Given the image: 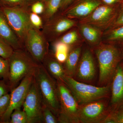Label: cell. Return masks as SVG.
<instances>
[{
	"instance_id": "cell-1",
	"label": "cell",
	"mask_w": 123,
	"mask_h": 123,
	"mask_svg": "<svg viewBox=\"0 0 123 123\" xmlns=\"http://www.w3.org/2000/svg\"><path fill=\"white\" fill-rule=\"evenodd\" d=\"M95 47L99 67L98 86H105L111 83L117 68L122 60L120 48L101 42Z\"/></svg>"
},
{
	"instance_id": "cell-2",
	"label": "cell",
	"mask_w": 123,
	"mask_h": 123,
	"mask_svg": "<svg viewBox=\"0 0 123 123\" xmlns=\"http://www.w3.org/2000/svg\"><path fill=\"white\" fill-rule=\"evenodd\" d=\"M8 60L9 69L8 84L11 92L25 77L34 72L39 64L24 48L14 50Z\"/></svg>"
},
{
	"instance_id": "cell-3",
	"label": "cell",
	"mask_w": 123,
	"mask_h": 123,
	"mask_svg": "<svg viewBox=\"0 0 123 123\" xmlns=\"http://www.w3.org/2000/svg\"><path fill=\"white\" fill-rule=\"evenodd\" d=\"M34 79L43 103L57 117L60 105L56 80L48 73L42 64H39L35 69Z\"/></svg>"
},
{
	"instance_id": "cell-4",
	"label": "cell",
	"mask_w": 123,
	"mask_h": 123,
	"mask_svg": "<svg viewBox=\"0 0 123 123\" xmlns=\"http://www.w3.org/2000/svg\"><path fill=\"white\" fill-rule=\"evenodd\" d=\"M63 82L74 95L79 104L105 98H110L111 83L103 86H96L65 76Z\"/></svg>"
},
{
	"instance_id": "cell-5",
	"label": "cell",
	"mask_w": 123,
	"mask_h": 123,
	"mask_svg": "<svg viewBox=\"0 0 123 123\" xmlns=\"http://www.w3.org/2000/svg\"><path fill=\"white\" fill-rule=\"evenodd\" d=\"M60 108L57 117L58 123H79V104L66 84L60 80H56Z\"/></svg>"
},
{
	"instance_id": "cell-6",
	"label": "cell",
	"mask_w": 123,
	"mask_h": 123,
	"mask_svg": "<svg viewBox=\"0 0 123 123\" xmlns=\"http://www.w3.org/2000/svg\"><path fill=\"white\" fill-rule=\"evenodd\" d=\"M0 8L23 46L26 36L33 28L29 18L30 7H0Z\"/></svg>"
},
{
	"instance_id": "cell-7",
	"label": "cell",
	"mask_w": 123,
	"mask_h": 123,
	"mask_svg": "<svg viewBox=\"0 0 123 123\" xmlns=\"http://www.w3.org/2000/svg\"><path fill=\"white\" fill-rule=\"evenodd\" d=\"M111 111L110 98L79 104V123H102Z\"/></svg>"
},
{
	"instance_id": "cell-8",
	"label": "cell",
	"mask_w": 123,
	"mask_h": 123,
	"mask_svg": "<svg viewBox=\"0 0 123 123\" xmlns=\"http://www.w3.org/2000/svg\"><path fill=\"white\" fill-rule=\"evenodd\" d=\"M121 8V4H101L88 16L79 19V24H90L102 31L106 30L114 22Z\"/></svg>"
},
{
	"instance_id": "cell-9",
	"label": "cell",
	"mask_w": 123,
	"mask_h": 123,
	"mask_svg": "<svg viewBox=\"0 0 123 123\" xmlns=\"http://www.w3.org/2000/svg\"><path fill=\"white\" fill-rule=\"evenodd\" d=\"M49 43L41 30L33 28L26 36L23 46L36 61L41 64L50 51Z\"/></svg>"
},
{
	"instance_id": "cell-10",
	"label": "cell",
	"mask_w": 123,
	"mask_h": 123,
	"mask_svg": "<svg viewBox=\"0 0 123 123\" xmlns=\"http://www.w3.org/2000/svg\"><path fill=\"white\" fill-rule=\"evenodd\" d=\"M43 102L42 95L34 77L22 106L23 110L27 117L28 123H43Z\"/></svg>"
},
{
	"instance_id": "cell-11",
	"label": "cell",
	"mask_w": 123,
	"mask_h": 123,
	"mask_svg": "<svg viewBox=\"0 0 123 123\" xmlns=\"http://www.w3.org/2000/svg\"><path fill=\"white\" fill-rule=\"evenodd\" d=\"M34 71L25 77L19 85L10 92L8 107L5 114L0 118V123H9L13 111L15 109L21 108L22 106L34 79Z\"/></svg>"
},
{
	"instance_id": "cell-12",
	"label": "cell",
	"mask_w": 123,
	"mask_h": 123,
	"mask_svg": "<svg viewBox=\"0 0 123 123\" xmlns=\"http://www.w3.org/2000/svg\"><path fill=\"white\" fill-rule=\"evenodd\" d=\"M76 23L60 13L45 23L41 31L48 42L51 43L75 26Z\"/></svg>"
},
{
	"instance_id": "cell-13",
	"label": "cell",
	"mask_w": 123,
	"mask_h": 123,
	"mask_svg": "<svg viewBox=\"0 0 123 123\" xmlns=\"http://www.w3.org/2000/svg\"><path fill=\"white\" fill-rule=\"evenodd\" d=\"M96 70L92 52L89 49H86L81 54L73 78L78 81L91 84L95 78Z\"/></svg>"
},
{
	"instance_id": "cell-14",
	"label": "cell",
	"mask_w": 123,
	"mask_h": 123,
	"mask_svg": "<svg viewBox=\"0 0 123 123\" xmlns=\"http://www.w3.org/2000/svg\"><path fill=\"white\" fill-rule=\"evenodd\" d=\"M101 4L99 0H79L60 13L70 19H81L88 16Z\"/></svg>"
},
{
	"instance_id": "cell-15",
	"label": "cell",
	"mask_w": 123,
	"mask_h": 123,
	"mask_svg": "<svg viewBox=\"0 0 123 123\" xmlns=\"http://www.w3.org/2000/svg\"><path fill=\"white\" fill-rule=\"evenodd\" d=\"M122 61V60H121ZM123 105V64H119L111 82V111Z\"/></svg>"
},
{
	"instance_id": "cell-16",
	"label": "cell",
	"mask_w": 123,
	"mask_h": 123,
	"mask_svg": "<svg viewBox=\"0 0 123 123\" xmlns=\"http://www.w3.org/2000/svg\"><path fill=\"white\" fill-rule=\"evenodd\" d=\"M0 38L4 39L11 45L14 50L23 48L22 43L11 28L0 8Z\"/></svg>"
},
{
	"instance_id": "cell-17",
	"label": "cell",
	"mask_w": 123,
	"mask_h": 123,
	"mask_svg": "<svg viewBox=\"0 0 123 123\" xmlns=\"http://www.w3.org/2000/svg\"><path fill=\"white\" fill-rule=\"evenodd\" d=\"M41 64L48 73L56 80H60L63 81L66 75L63 64L57 61L51 51H49Z\"/></svg>"
},
{
	"instance_id": "cell-18",
	"label": "cell",
	"mask_w": 123,
	"mask_h": 123,
	"mask_svg": "<svg viewBox=\"0 0 123 123\" xmlns=\"http://www.w3.org/2000/svg\"><path fill=\"white\" fill-rule=\"evenodd\" d=\"M80 45L71 47L70 50L63 66L66 76L73 78L76 73L81 55Z\"/></svg>"
},
{
	"instance_id": "cell-19",
	"label": "cell",
	"mask_w": 123,
	"mask_h": 123,
	"mask_svg": "<svg viewBox=\"0 0 123 123\" xmlns=\"http://www.w3.org/2000/svg\"><path fill=\"white\" fill-rule=\"evenodd\" d=\"M79 30L82 37L90 45L96 47L101 43L103 31L88 24H79Z\"/></svg>"
},
{
	"instance_id": "cell-20",
	"label": "cell",
	"mask_w": 123,
	"mask_h": 123,
	"mask_svg": "<svg viewBox=\"0 0 123 123\" xmlns=\"http://www.w3.org/2000/svg\"><path fill=\"white\" fill-rule=\"evenodd\" d=\"M103 36L105 43L119 47L123 46V25L105 31Z\"/></svg>"
},
{
	"instance_id": "cell-21",
	"label": "cell",
	"mask_w": 123,
	"mask_h": 123,
	"mask_svg": "<svg viewBox=\"0 0 123 123\" xmlns=\"http://www.w3.org/2000/svg\"><path fill=\"white\" fill-rule=\"evenodd\" d=\"M54 56L61 63L63 64L66 61L71 48V46L56 40L52 42Z\"/></svg>"
},
{
	"instance_id": "cell-22",
	"label": "cell",
	"mask_w": 123,
	"mask_h": 123,
	"mask_svg": "<svg viewBox=\"0 0 123 123\" xmlns=\"http://www.w3.org/2000/svg\"><path fill=\"white\" fill-rule=\"evenodd\" d=\"M62 0H48L45 3V9L40 15L44 24L50 20L60 11Z\"/></svg>"
},
{
	"instance_id": "cell-23",
	"label": "cell",
	"mask_w": 123,
	"mask_h": 123,
	"mask_svg": "<svg viewBox=\"0 0 123 123\" xmlns=\"http://www.w3.org/2000/svg\"><path fill=\"white\" fill-rule=\"evenodd\" d=\"M78 39L79 36L78 32L75 30H73L67 31L56 40L72 47L76 45V44Z\"/></svg>"
},
{
	"instance_id": "cell-24",
	"label": "cell",
	"mask_w": 123,
	"mask_h": 123,
	"mask_svg": "<svg viewBox=\"0 0 123 123\" xmlns=\"http://www.w3.org/2000/svg\"><path fill=\"white\" fill-rule=\"evenodd\" d=\"M9 123H28L25 112L21 108L15 109L11 114Z\"/></svg>"
},
{
	"instance_id": "cell-25",
	"label": "cell",
	"mask_w": 123,
	"mask_h": 123,
	"mask_svg": "<svg viewBox=\"0 0 123 123\" xmlns=\"http://www.w3.org/2000/svg\"><path fill=\"white\" fill-rule=\"evenodd\" d=\"M34 0H0V7H30Z\"/></svg>"
},
{
	"instance_id": "cell-26",
	"label": "cell",
	"mask_w": 123,
	"mask_h": 123,
	"mask_svg": "<svg viewBox=\"0 0 123 123\" xmlns=\"http://www.w3.org/2000/svg\"><path fill=\"white\" fill-rule=\"evenodd\" d=\"M42 117L43 123H59L57 117L43 102L42 110Z\"/></svg>"
},
{
	"instance_id": "cell-27",
	"label": "cell",
	"mask_w": 123,
	"mask_h": 123,
	"mask_svg": "<svg viewBox=\"0 0 123 123\" xmlns=\"http://www.w3.org/2000/svg\"><path fill=\"white\" fill-rule=\"evenodd\" d=\"M14 51L11 45L0 38V57L8 59L13 53Z\"/></svg>"
},
{
	"instance_id": "cell-28",
	"label": "cell",
	"mask_w": 123,
	"mask_h": 123,
	"mask_svg": "<svg viewBox=\"0 0 123 123\" xmlns=\"http://www.w3.org/2000/svg\"><path fill=\"white\" fill-rule=\"evenodd\" d=\"M8 59L0 57V78H2L8 84L9 75Z\"/></svg>"
},
{
	"instance_id": "cell-29",
	"label": "cell",
	"mask_w": 123,
	"mask_h": 123,
	"mask_svg": "<svg viewBox=\"0 0 123 123\" xmlns=\"http://www.w3.org/2000/svg\"><path fill=\"white\" fill-rule=\"evenodd\" d=\"M29 18L31 24L33 28L41 30H42L44 23L40 15L30 12Z\"/></svg>"
},
{
	"instance_id": "cell-30",
	"label": "cell",
	"mask_w": 123,
	"mask_h": 123,
	"mask_svg": "<svg viewBox=\"0 0 123 123\" xmlns=\"http://www.w3.org/2000/svg\"><path fill=\"white\" fill-rule=\"evenodd\" d=\"M108 116L113 123H123V105L111 111Z\"/></svg>"
},
{
	"instance_id": "cell-31",
	"label": "cell",
	"mask_w": 123,
	"mask_h": 123,
	"mask_svg": "<svg viewBox=\"0 0 123 123\" xmlns=\"http://www.w3.org/2000/svg\"><path fill=\"white\" fill-rule=\"evenodd\" d=\"M45 3L39 0H34L30 6L31 12L41 15L44 12Z\"/></svg>"
},
{
	"instance_id": "cell-32",
	"label": "cell",
	"mask_w": 123,
	"mask_h": 123,
	"mask_svg": "<svg viewBox=\"0 0 123 123\" xmlns=\"http://www.w3.org/2000/svg\"><path fill=\"white\" fill-rule=\"evenodd\" d=\"M10 99V94H7L0 98V118L7 111Z\"/></svg>"
},
{
	"instance_id": "cell-33",
	"label": "cell",
	"mask_w": 123,
	"mask_h": 123,
	"mask_svg": "<svg viewBox=\"0 0 123 123\" xmlns=\"http://www.w3.org/2000/svg\"><path fill=\"white\" fill-rule=\"evenodd\" d=\"M123 25V7H121L114 22L109 27V29H113Z\"/></svg>"
},
{
	"instance_id": "cell-34",
	"label": "cell",
	"mask_w": 123,
	"mask_h": 123,
	"mask_svg": "<svg viewBox=\"0 0 123 123\" xmlns=\"http://www.w3.org/2000/svg\"><path fill=\"white\" fill-rule=\"evenodd\" d=\"M10 92L11 90L7 82L3 79L0 80V98Z\"/></svg>"
},
{
	"instance_id": "cell-35",
	"label": "cell",
	"mask_w": 123,
	"mask_h": 123,
	"mask_svg": "<svg viewBox=\"0 0 123 123\" xmlns=\"http://www.w3.org/2000/svg\"><path fill=\"white\" fill-rule=\"evenodd\" d=\"M75 0H62L61 7L60 9V12H63L72 3L74 2Z\"/></svg>"
},
{
	"instance_id": "cell-36",
	"label": "cell",
	"mask_w": 123,
	"mask_h": 123,
	"mask_svg": "<svg viewBox=\"0 0 123 123\" xmlns=\"http://www.w3.org/2000/svg\"><path fill=\"white\" fill-rule=\"evenodd\" d=\"M102 1L105 5H121L123 1V0H102Z\"/></svg>"
},
{
	"instance_id": "cell-37",
	"label": "cell",
	"mask_w": 123,
	"mask_h": 123,
	"mask_svg": "<svg viewBox=\"0 0 123 123\" xmlns=\"http://www.w3.org/2000/svg\"><path fill=\"white\" fill-rule=\"evenodd\" d=\"M120 51H121V57H122V62L123 64V46L120 47Z\"/></svg>"
},
{
	"instance_id": "cell-38",
	"label": "cell",
	"mask_w": 123,
	"mask_h": 123,
	"mask_svg": "<svg viewBox=\"0 0 123 123\" xmlns=\"http://www.w3.org/2000/svg\"><path fill=\"white\" fill-rule=\"evenodd\" d=\"M39 0L42 1L43 2H44V3H46L48 0Z\"/></svg>"
},
{
	"instance_id": "cell-39",
	"label": "cell",
	"mask_w": 123,
	"mask_h": 123,
	"mask_svg": "<svg viewBox=\"0 0 123 123\" xmlns=\"http://www.w3.org/2000/svg\"><path fill=\"white\" fill-rule=\"evenodd\" d=\"M121 7H123V3H122V4H121Z\"/></svg>"
}]
</instances>
